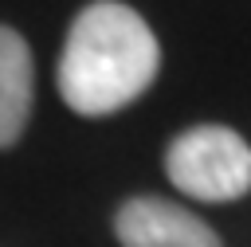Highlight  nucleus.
I'll return each instance as SVG.
<instances>
[{"instance_id":"obj_3","label":"nucleus","mask_w":251,"mask_h":247,"mask_svg":"<svg viewBox=\"0 0 251 247\" xmlns=\"http://www.w3.org/2000/svg\"><path fill=\"white\" fill-rule=\"evenodd\" d=\"M114 231L122 247H224L196 212L161 196L126 200L114 216Z\"/></svg>"},{"instance_id":"obj_4","label":"nucleus","mask_w":251,"mask_h":247,"mask_svg":"<svg viewBox=\"0 0 251 247\" xmlns=\"http://www.w3.org/2000/svg\"><path fill=\"white\" fill-rule=\"evenodd\" d=\"M31 102H35L31 47L16 27L0 24V149L20 141L31 118Z\"/></svg>"},{"instance_id":"obj_1","label":"nucleus","mask_w":251,"mask_h":247,"mask_svg":"<svg viewBox=\"0 0 251 247\" xmlns=\"http://www.w3.org/2000/svg\"><path fill=\"white\" fill-rule=\"evenodd\" d=\"M161 47L149 24L122 0L86 4L59 55V94L82 118H106L149 90Z\"/></svg>"},{"instance_id":"obj_2","label":"nucleus","mask_w":251,"mask_h":247,"mask_svg":"<svg viewBox=\"0 0 251 247\" xmlns=\"http://www.w3.org/2000/svg\"><path fill=\"white\" fill-rule=\"evenodd\" d=\"M165 173L192 200H239L251 188V145L227 125H192L169 141Z\"/></svg>"}]
</instances>
